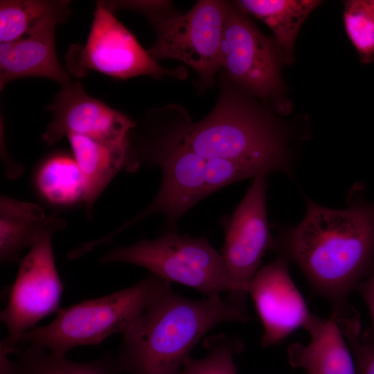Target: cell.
<instances>
[{"mask_svg":"<svg viewBox=\"0 0 374 374\" xmlns=\"http://www.w3.org/2000/svg\"><path fill=\"white\" fill-rule=\"evenodd\" d=\"M364 187H353L344 208H331L305 197L306 211L297 225L274 238L271 249L292 260L314 291L334 309L346 299L374 267V202Z\"/></svg>","mask_w":374,"mask_h":374,"instance_id":"obj_1","label":"cell"},{"mask_svg":"<svg viewBox=\"0 0 374 374\" xmlns=\"http://www.w3.org/2000/svg\"><path fill=\"white\" fill-rule=\"evenodd\" d=\"M242 305L219 296L191 299L171 287L123 333L116 361L121 373L178 374L189 353L219 323L248 320Z\"/></svg>","mask_w":374,"mask_h":374,"instance_id":"obj_2","label":"cell"},{"mask_svg":"<svg viewBox=\"0 0 374 374\" xmlns=\"http://www.w3.org/2000/svg\"><path fill=\"white\" fill-rule=\"evenodd\" d=\"M220 95L213 109L193 122L185 117L171 128L151 112L145 128L151 133L205 158L247 163L267 175L282 172L292 176L285 141L277 125L240 95L222 72Z\"/></svg>","mask_w":374,"mask_h":374,"instance_id":"obj_3","label":"cell"},{"mask_svg":"<svg viewBox=\"0 0 374 374\" xmlns=\"http://www.w3.org/2000/svg\"><path fill=\"white\" fill-rule=\"evenodd\" d=\"M170 287L169 282L150 273L127 288L60 308L52 322L24 333L19 346L36 345L66 356L74 348L98 345L113 334H123L155 299Z\"/></svg>","mask_w":374,"mask_h":374,"instance_id":"obj_4","label":"cell"},{"mask_svg":"<svg viewBox=\"0 0 374 374\" xmlns=\"http://www.w3.org/2000/svg\"><path fill=\"white\" fill-rule=\"evenodd\" d=\"M168 1H123V9L144 14L153 25L156 40L148 50L157 62L179 60L199 75L202 89L212 86L220 69L221 46L228 2L202 0L186 13Z\"/></svg>","mask_w":374,"mask_h":374,"instance_id":"obj_5","label":"cell"},{"mask_svg":"<svg viewBox=\"0 0 374 374\" xmlns=\"http://www.w3.org/2000/svg\"><path fill=\"white\" fill-rule=\"evenodd\" d=\"M100 264L125 262L143 267L168 282L193 288L206 296L229 292V300L243 305L245 296L232 281L223 257L204 237L175 231L118 247L103 255Z\"/></svg>","mask_w":374,"mask_h":374,"instance_id":"obj_6","label":"cell"},{"mask_svg":"<svg viewBox=\"0 0 374 374\" xmlns=\"http://www.w3.org/2000/svg\"><path fill=\"white\" fill-rule=\"evenodd\" d=\"M65 62L69 73L75 77H82L89 71L120 79L139 75L182 78L185 75L183 69L169 70L159 66L103 1L96 3L85 44L70 46Z\"/></svg>","mask_w":374,"mask_h":374,"instance_id":"obj_7","label":"cell"},{"mask_svg":"<svg viewBox=\"0 0 374 374\" xmlns=\"http://www.w3.org/2000/svg\"><path fill=\"white\" fill-rule=\"evenodd\" d=\"M54 233L44 234L19 262L7 305L0 313V319L7 329L0 351L12 354L24 333L60 309L64 286L55 262Z\"/></svg>","mask_w":374,"mask_h":374,"instance_id":"obj_8","label":"cell"},{"mask_svg":"<svg viewBox=\"0 0 374 374\" xmlns=\"http://www.w3.org/2000/svg\"><path fill=\"white\" fill-rule=\"evenodd\" d=\"M220 71L258 97H273L281 88L276 48L235 3L228 2Z\"/></svg>","mask_w":374,"mask_h":374,"instance_id":"obj_9","label":"cell"},{"mask_svg":"<svg viewBox=\"0 0 374 374\" xmlns=\"http://www.w3.org/2000/svg\"><path fill=\"white\" fill-rule=\"evenodd\" d=\"M46 109L52 118L42 139L48 145L73 134L107 145L125 146L136 124L125 114L90 96L80 82L62 87Z\"/></svg>","mask_w":374,"mask_h":374,"instance_id":"obj_10","label":"cell"},{"mask_svg":"<svg viewBox=\"0 0 374 374\" xmlns=\"http://www.w3.org/2000/svg\"><path fill=\"white\" fill-rule=\"evenodd\" d=\"M266 175L254 177L233 215L224 224L222 256L232 281L244 296L274 238L267 220Z\"/></svg>","mask_w":374,"mask_h":374,"instance_id":"obj_11","label":"cell"},{"mask_svg":"<svg viewBox=\"0 0 374 374\" xmlns=\"http://www.w3.org/2000/svg\"><path fill=\"white\" fill-rule=\"evenodd\" d=\"M288 261L279 256L260 268L247 285V294L263 326L261 344L264 347L304 328L312 314L291 278Z\"/></svg>","mask_w":374,"mask_h":374,"instance_id":"obj_12","label":"cell"},{"mask_svg":"<svg viewBox=\"0 0 374 374\" xmlns=\"http://www.w3.org/2000/svg\"><path fill=\"white\" fill-rule=\"evenodd\" d=\"M69 17H47L20 38L0 43V89L17 79L37 77L46 78L61 87L73 82L70 74L57 56L55 28Z\"/></svg>","mask_w":374,"mask_h":374,"instance_id":"obj_13","label":"cell"},{"mask_svg":"<svg viewBox=\"0 0 374 374\" xmlns=\"http://www.w3.org/2000/svg\"><path fill=\"white\" fill-rule=\"evenodd\" d=\"M310 335L306 345L294 343L287 348L293 368L307 374H357L352 353L332 312L328 318L312 313L304 328Z\"/></svg>","mask_w":374,"mask_h":374,"instance_id":"obj_14","label":"cell"},{"mask_svg":"<svg viewBox=\"0 0 374 374\" xmlns=\"http://www.w3.org/2000/svg\"><path fill=\"white\" fill-rule=\"evenodd\" d=\"M64 219L46 215L37 204L5 195L0 198V260L1 264L20 262V254L47 232L63 230Z\"/></svg>","mask_w":374,"mask_h":374,"instance_id":"obj_15","label":"cell"},{"mask_svg":"<svg viewBox=\"0 0 374 374\" xmlns=\"http://www.w3.org/2000/svg\"><path fill=\"white\" fill-rule=\"evenodd\" d=\"M72 155L84 178V204L89 219L102 193L121 170H124L127 145H107L78 134L66 136Z\"/></svg>","mask_w":374,"mask_h":374,"instance_id":"obj_16","label":"cell"},{"mask_svg":"<svg viewBox=\"0 0 374 374\" xmlns=\"http://www.w3.org/2000/svg\"><path fill=\"white\" fill-rule=\"evenodd\" d=\"M0 373L3 374H119L116 357L107 353L100 359L75 362L46 348L26 344L10 355L0 353Z\"/></svg>","mask_w":374,"mask_h":374,"instance_id":"obj_17","label":"cell"},{"mask_svg":"<svg viewBox=\"0 0 374 374\" xmlns=\"http://www.w3.org/2000/svg\"><path fill=\"white\" fill-rule=\"evenodd\" d=\"M236 5L245 14L262 21L272 30L287 62H292L294 44L303 23L317 7V0H240Z\"/></svg>","mask_w":374,"mask_h":374,"instance_id":"obj_18","label":"cell"},{"mask_svg":"<svg viewBox=\"0 0 374 374\" xmlns=\"http://www.w3.org/2000/svg\"><path fill=\"white\" fill-rule=\"evenodd\" d=\"M34 185L40 197L51 204L70 206L84 203V178L73 155L68 152H55L42 159L35 172Z\"/></svg>","mask_w":374,"mask_h":374,"instance_id":"obj_19","label":"cell"},{"mask_svg":"<svg viewBox=\"0 0 374 374\" xmlns=\"http://www.w3.org/2000/svg\"><path fill=\"white\" fill-rule=\"evenodd\" d=\"M70 4L65 0H1L0 43L20 38L47 17H69Z\"/></svg>","mask_w":374,"mask_h":374,"instance_id":"obj_20","label":"cell"},{"mask_svg":"<svg viewBox=\"0 0 374 374\" xmlns=\"http://www.w3.org/2000/svg\"><path fill=\"white\" fill-rule=\"evenodd\" d=\"M344 22L346 34L363 64L374 60V16L364 0L346 1Z\"/></svg>","mask_w":374,"mask_h":374,"instance_id":"obj_21","label":"cell"},{"mask_svg":"<svg viewBox=\"0 0 374 374\" xmlns=\"http://www.w3.org/2000/svg\"><path fill=\"white\" fill-rule=\"evenodd\" d=\"M241 348L235 340L220 338L205 357H188L178 374H236L233 355Z\"/></svg>","mask_w":374,"mask_h":374,"instance_id":"obj_22","label":"cell"},{"mask_svg":"<svg viewBox=\"0 0 374 374\" xmlns=\"http://www.w3.org/2000/svg\"><path fill=\"white\" fill-rule=\"evenodd\" d=\"M338 326L352 353L357 374H374V345L361 338V321L350 308L335 313Z\"/></svg>","mask_w":374,"mask_h":374,"instance_id":"obj_23","label":"cell"},{"mask_svg":"<svg viewBox=\"0 0 374 374\" xmlns=\"http://www.w3.org/2000/svg\"><path fill=\"white\" fill-rule=\"evenodd\" d=\"M267 175L260 168L221 158H206V186L208 195L235 182Z\"/></svg>","mask_w":374,"mask_h":374,"instance_id":"obj_24","label":"cell"},{"mask_svg":"<svg viewBox=\"0 0 374 374\" xmlns=\"http://www.w3.org/2000/svg\"><path fill=\"white\" fill-rule=\"evenodd\" d=\"M357 290L366 304L371 319L370 327L361 333V338L374 345V267L371 276L361 282Z\"/></svg>","mask_w":374,"mask_h":374,"instance_id":"obj_25","label":"cell"},{"mask_svg":"<svg viewBox=\"0 0 374 374\" xmlns=\"http://www.w3.org/2000/svg\"><path fill=\"white\" fill-rule=\"evenodd\" d=\"M3 130L1 129V154L4 170V174L7 178L13 179L19 177L24 171L21 164L15 161L7 152L5 145Z\"/></svg>","mask_w":374,"mask_h":374,"instance_id":"obj_26","label":"cell"},{"mask_svg":"<svg viewBox=\"0 0 374 374\" xmlns=\"http://www.w3.org/2000/svg\"><path fill=\"white\" fill-rule=\"evenodd\" d=\"M364 2L368 10L374 16V0H364Z\"/></svg>","mask_w":374,"mask_h":374,"instance_id":"obj_27","label":"cell"},{"mask_svg":"<svg viewBox=\"0 0 374 374\" xmlns=\"http://www.w3.org/2000/svg\"><path fill=\"white\" fill-rule=\"evenodd\" d=\"M0 374H2V373H0Z\"/></svg>","mask_w":374,"mask_h":374,"instance_id":"obj_28","label":"cell"}]
</instances>
